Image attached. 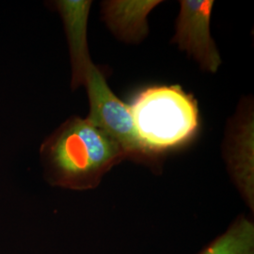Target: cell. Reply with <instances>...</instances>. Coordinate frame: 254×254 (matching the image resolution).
Masks as SVG:
<instances>
[{
  "mask_svg": "<svg viewBox=\"0 0 254 254\" xmlns=\"http://www.w3.org/2000/svg\"><path fill=\"white\" fill-rule=\"evenodd\" d=\"M84 86L90 102V113L87 118L122 148L127 158L154 162L157 156L141 141L130 107L109 89L105 76L93 64L87 70Z\"/></svg>",
  "mask_w": 254,
  "mask_h": 254,
  "instance_id": "obj_3",
  "label": "cell"
},
{
  "mask_svg": "<svg viewBox=\"0 0 254 254\" xmlns=\"http://www.w3.org/2000/svg\"><path fill=\"white\" fill-rule=\"evenodd\" d=\"M40 158L51 186L87 190L97 187L103 176L127 155L89 119L73 116L44 140Z\"/></svg>",
  "mask_w": 254,
  "mask_h": 254,
  "instance_id": "obj_1",
  "label": "cell"
},
{
  "mask_svg": "<svg viewBox=\"0 0 254 254\" xmlns=\"http://www.w3.org/2000/svg\"><path fill=\"white\" fill-rule=\"evenodd\" d=\"M90 0H59L53 2L64 21L72 64V88L84 86L86 73L92 64L87 44Z\"/></svg>",
  "mask_w": 254,
  "mask_h": 254,
  "instance_id": "obj_6",
  "label": "cell"
},
{
  "mask_svg": "<svg viewBox=\"0 0 254 254\" xmlns=\"http://www.w3.org/2000/svg\"><path fill=\"white\" fill-rule=\"evenodd\" d=\"M159 0H109L101 5L102 19L119 40L136 44L148 35V14Z\"/></svg>",
  "mask_w": 254,
  "mask_h": 254,
  "instance_id": "obj_7",
  "label": "cell"
},
{
  "mask_svg": "<svg viewBox=\"0 0 254 254\" xmlns=\"http://www.w3.org/2000/svg\"><path fill=\"white\" fill-rule=\"evenodd\" d=\"M214 1L183 0L176 20L173 43L193 58L206 72L216 73L221 58L210 33V18Z\"/></svg>",
  "mask_w": 254,
  "mask_h": 254,
  "instance_id": "obj_4",
  "label": "cell"
},
{
  "mask_svg": "<svg viewBox=\"0 0 254 254\" xmlns=\"http://www.w3.org/2000/svg\"><path fill=\"white\" fill-rule=\"evenodd\" d=\"M129 107L138 136L155 156L186 144L197 134V101L180 86L147 88Z\"/></svg>",
  "mask_w": 254,
  "mask_h": 254,
  "instance_id": "obj_2",
  "label": "cell"
},
{
  "mask_svg": "<svg viewBox=\"0 0 254 254\" xmlns=\"http://www.w3.org/2000/svg\"><path fill=\"white\" fill-rule=\"evenodd\" d=\"M200 254H254V224L239 217Z\"/></svg>",
  "mask_w": 254,
  "mask_h": 254,
  "instance_id": "obj_8",
  "label": "cell"
},
{
  "mask_svg": "<svg viewBox=\"0 0 254 254\" xmlns=\"http://www.w3.org/2000/svg\"><path fill=\"white\" fill-rule=\"evenodd\" d=\"M254 110L251 104L239 109L230 126L225 156L228 169L247 204L254 207Z\"/></svg>",
  "mask_w": 254,
  "mask_h": 254,
  "instance_id": "obj_5",
  "label": "cell"
}]
</instances>
